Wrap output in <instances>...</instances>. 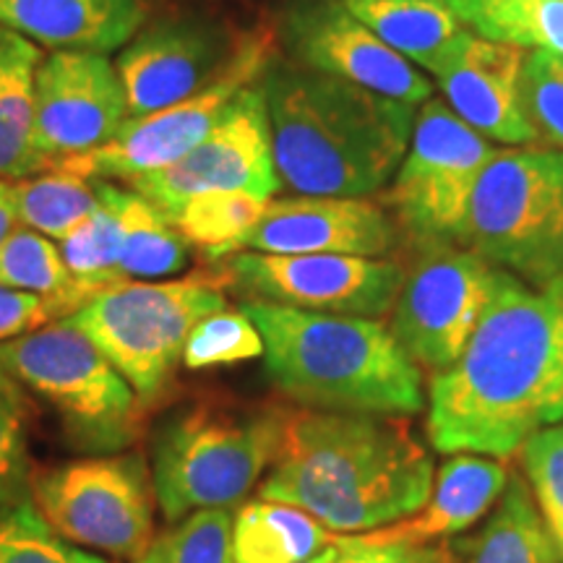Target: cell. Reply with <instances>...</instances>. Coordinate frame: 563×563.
<instances>
[{
	"label": "cell",
	"mask_w": 563,
	"mask_h": 563,
	"mask_svg": "<svg viewBox=\"0 0 563 563\" xmlns=\"http://www.w3.org/2000/svg\"><path fill=\"white\" fill-rule=\"evenodd\" d=\"M563 420V277L498 269L488 308L452 368L431 376L426 431L441 454L509 460Z\"/></svg>",
	"instance_id": "6da1fadb"
},
{
	"label": "cell",
	"mask_w": 563,
	"mask_h": 563,
	"mask_svg": "<svg viewBox=\"0 0 563 563\" xmlns=\"http://www.w3.org/2000/svg\"><path fill=\"white\" fill-rule=\"evenodd\" d=\"M435 467L397 415L292 410L258 496L298 506L336 534L410 517L428 501Z\"/></svg>",
	"instance_id": "7a4b0ae2"
},
{
	"label": "cell",
	"mask_w": 563,
	"mask_h": 563,
	"mask_svg": "<svg viewBox=\"0 0 563 563\" xmlns=\"http://www.w3.org/2000/svg\"><path fill=\"white\" fill-rule=\"evenodd\" d=\"M279 183L298 196L368 199L410 146L415 104L274 55L258 79Z\"/></svg>",
	"instance_id": "3957f363"
},
{
	"label": "cell",
	"mask_w": 563,
	"mask_h": 563,
	"mask_svg": "<svg viewBox=\"0 0 563 563\" xmlns=\"http://www.w3.org/2000/svg\"><path fill=\"white\" fill-rule=\"evenodd\" d=\"M264 340L272 384L308 410L415 415L426 407L422 371L384 319L313 313L245 300Z\"/></svg>",
	"instance_id": "277c9868"
},
{
	"label": "cell",
	"mask_w": 563,
	"mask_h": 563,
	"mask_svg": "<svg viewBox=\"0 0 563 563\" xmlns=\"http://www.w3.org/2000/svg\"><path fill=\"white\" fill-rule=\"evenodd\" d=\"M287 412L196 405L167 420L152 446L154 496L167 522L241 504L277 460Z\"/></svg>",
	"instance_id": "5b68a950"
},
{
	"label": "cell",
	"mask_w": 563,
	"mask_h": 563,
	"mask_svg": "<svg viewBox=\"0 0 563 563\" xmlns=\"http://www.w3.org/2000/svg\"><path fill=\"white\" fill-rule=\"evenodd\" d=\"M222 290L220 272L173 282H123L60 321L87 334L141 405H152L170 386L196 323L228 308Z\"/></svg>",
	"instance_id": "8992f818"
},
{
	"label": "cell",
	"mask_w": 563,
	"mask_h": 563,
	"mask_svg": "<svg viewBox=\"0 0 563 563\" xmlns=\"http://www.w3.org/2000/svg\"><path fill=\"white\" fill-rule=\"evenodd\" d=\"M462 249L527 285L563 277V152L498 150L475 186Z\"/></svg>",
	"instance_id": "52a82bcc"
},
{
	"label": "cell",
	"mask_w": 563,
	"mask_h": 563,
	"mask_svg": "<svg viewBox=\"0 0 563 563\" xmlns=\"http://www.w3.org/2000/svg\"><path fill=\"white\" fill-rule=\"evenodd\" d=\"M0 365L60 415L84 452L115 454L141 433L144 405L95 342L66 321L0 344Z\"/></svg>",
	"instance_id": "ba28073f"
},
{
	"label": "cell",
	"mask_w": 563,
	"mask_h": 563,
	"mask_svg": "<svg viewBox=\"0 0 563 563\" xmlns=\"http://www.w3.org/2000/svg\"><path fill=\"white\" fill-rule=\"evenodd\" d=\"M154 481L139 454H104L34 475L32 501L60 538L136 561L154 540Z\"/></svg>",
	"instance_id": "9c48e42d"
},
{
	"label": "cell",
	"mask_w": 563,
	"mask_h": 563,
	"mask_svg": "<svg viewBox=\"0 0 563 563\" xmlns=\"http://www.w3.org/2000/svg\"><path fill=\"white\" fill-rule=\"evenodd\" d=\"M496 152L443 100L431 97L420 104L410 146L386 196L412 241L426 249L462 245L475 186Z\"/></svg>",
	"instance_id": "30bf717a"
},
{
	"label": "cell",
	"mask_w": 563,
	"mask_h": 563,
	"mask_svg": "<svg viewBox=\"0 0 563 563\" xmlns=\"http://www.w3.org/2000/svg\"><path fill=\"white\" fill-rule=\"evenodd\" d=\"M277 55L274 30H253L238 40L230 66L199 95L188 97L173 108L152 115L131 118L118 136L100 150L58 162V170H68L89 180H131L173 165L194 150L230 108V102L262 79V74ZM53 167V170H55Z\"/></svg>",
	"instance_id": "8fae6325"
},
{
	"label": "cell",
	"mask_w": 563,
	"mask_h": 563,
	"mask_svg": "<svg viewBox=\"0 0 563 563\" xmlns=\"http://www.w3.org/2000/svg\"><path fill=\"white\" fill-rule=\"evenodd\" d=\"M220 274L245 300L363 319H384L405 282L402 266L389 258L342 253L238 251L224 256Z\"/></svg>",
	"instance_id": "7c38bea8"
},
{
	"label": "cell",
	"mask_w": 563,
	"mask_h": 563,
	"mask_svg": "<svg viewBox=\"0 0 563 563\" xmlns=\"http://www.w3.org/2000/svg\"><path fill=\"white\" fill-rule=\"evenodd\" d=\"M496 272L462 245H431L405 274L389 329L420 371L439 376L460 361L488 308Z\"/></svg>",
	"instance_id": "4fadbf2b"
},
{
	"label": "cell",
	"mask_w": 563,
	"mask_h": 563,
	"mask_svg": "<svg viewBox=\"0 0 563 563\" xmlns=\"http://www.w3.org/2000/svg\"><path fill=\"white\" fill-rule=\"evenodd\" d=\"M125 183L165 214L207 191H249L272 201L282 183L274 167L269 118L258 81L230 102L214 129L191 152L162 170Z\"/></svg>",
	"instance_id": "5bb4252c"
},
{
	"label": "cell",
	"mask_w": 563,
	"mask_h": 563,
	"mask_svg": "<svg viewBox=\"0 0 563 563\" xmlns=\"http://www.w3.org/2000/svg\"><path fill=\"white\" fill-rule=\"evenodd\" d=\"M274 34L298 66L415 108L433 95V84L352 16L342 0H287Z\"/></svg>",
	"instance_id": "9a60e30c"
},
{
	"label": "cell",
	"mask_w": 563,
	"mask_h": 563,
	"mask_svg": "<svg viewBox=\"0 0 563 563\" xmlns=\"http://www.w3.org/2000/svg\"><path fill=\"white\" fill-rule=\"evenodd\" d=\"M129 121L123 81L104 53L53 51L34 76V150L58 162L110 144Z\"/></svg>",
	"instance_id": "2e32d148"
},
{
	"label": "cell",
	"mask_w": 563,
	"mask_h": 563,
	"mask_svg": "<svg viewBox=\"0 0 563 563\" xmlns=\"http://www.w3.org/2000/svg\"><path fill=\"white\" fill-rule=\"evenodd\" d=\"M238 40L220 24L186 16L162 19L136 32L115 58L129 121L199 95L230 66Z\"/></svg>",
	"instance_id": "e0dca14e"
},
{
	"label": "cell",
	"mask_w": 563,
	"mask_h": 563,
	"mask_svg": "<svg viewBox=\"0 0 563 563\" xmlns=\"http://www.w3.org/2000/svg\"><path fill=\"white\" fill-rule=\"evenodd\" d=\"M397 243V224L368 199L292 196L269 201L256 228L245 232L238 251L258 253H342L384 258Z\"/></svg>",
	"instance_id": "ac0fdd59"
},
{
	"label": "cell",
	"mask_w": 563,
	"mask_h": 563,
	"mask_svg": "<svg viewBox=\"0 0 563 563\" xmlns=\"http://www.w3.org/2000/svg\"><path fill=\"white\" fill-rule=\"evenodd\" d=\"M527 51L467 30L435 81L446 104L470 129L504 144H538L519 110V74Z\"/></svg>",
	"instance_id": "d6986e66"
},
{
	"label": "cell",
	"mask_w": 563,
	"mask_h": 563,
	"mask_svg": "<svg viewBox=\"0 0 563 563\" xmlns=\"http://www.w3.org/2000/svg\"><path fill=\"white\" fill-rule=\"evenodd\" d=\"M509 464L485 454H449L439 467L428 501L399 522L361 532L376 543L428 545L473 530L488 517L509 483Z\"/></svg>",
	"instance_id": "ffe728a7"
},
{
	"label": "cell",
	"mask_w": 563,
	"mask_h": 563,
	"mask_svg": "<svg viewBox=\"0 0 563 563\" xmlns=\"http://www.w3.org/2000/svg\"><path fill=\"white\" fill-rule=\"evenodd\" d=\"M0 24L51 51L112 53L144 24L141 0H0Z\"/></svg>",
	"instance_id": "44dd1931"
},
{
	"label": "cell",
	"mask_w": 563,
	"mask_h": 563,
	"mask_svg": "<svg viewBox=\"0 0 563 563\" xmlns=\"http://www.w3.org/2000/svg\"><path fill=\"white\" fill-rule=\"evenodd\" d=\"M342 5L391 51L431 74L467 32L449 0H342Z\"/></svg>",
	"instance_id": "7402d4cb"
},
{
	"label": "cell",
	"mask_w": 563,
	"mask_h": 563,
	"mask_svg": "<svg viewBox=\"0 0 563 563\" xmlns=\"http://www.w3.org/2000/svg\"><path fill=\"white\" fill-rule=\"evenodd\" d=\"M37 42L0 24V178L21 180L51 165L34 150V76Z\"/></svg>",
	"instance_id": "603a6c76"
},
{
	"label": "cell",
	"mask_w": 563,
	"mask_h": 563,
	"mask_svg": "<svg viewBox=\"0 0 563 563\" xmlns=\"http://www.w3.org/2000/svg\"><path fill=\"white\" fill-rule=\"evenodd\" d=\"M449 551L456 563H561L530 485L519 473L509 475L481 530L454 540Z\"/></svg>",
	"instance_id": "cb8c5ba5"
},
{
	"label": "cell",
	"mask_w": 563,
	"mask_h": 563,
	"mask_svg": "<svg viewBox=\"0 0 563 563\" xmlns=\"http://www.w3.org/2000/svg\"><path fill=\"white\" fill-rule=\"evenodd\" d=\"M336 538L308 511L269 498L249 501L232 517L235 563H300Z\"/></svg>",
	"instance_id": "d4e9b609"
},
{
	"label": "cell",
	"mask_w": 563,
	"mask_h": 563,
	"mask_svg": "<svg viewBox=\"0 0 563 563\" xmlns=\"http://www.w3.org/2000/svg\"><path fill=\"white\" fill-rule=\"evenodd\" d=\"M97 183L118 209L123 224L121 262H118L121 279L152 282L183 272L191 258V243L167 220L165 211L136 191H125L108 180Z\"/></svg>",
	"instance_id": "484cf974"
},
{
	"label": "cell",
	"mask_w": 563,
	"mask_h": 563,
	"mask_svg": "<svg viewBox=\"0 0 563 563\" xmlns=\"http://www.w3.org/2000/svg\"><path fill=\"white\" fill-rule=\"evenodd\" d=\"M95 188L100 207L91 211L79 228L70 230L58 249L63 264L70 274V282H74L76 311L100 292L123 285L121 274H118L123 243L121 217H118V209L112 207V201L104 196L97 180Z\"/></svg>",
	"instance_id": "4316f807"
},
{
	"label": "cell",
	"mask_w": 563,
	"mask_h": 563,
	"mask_svg": "<svg viewBox=\"0 0 563 563\" xmlns=\"http://www.w3.org/2000/svg\"><path fill=\"white\" fill-rule=\"evenodd\" d=\"M449 5L481 37L563 55V0H449Z\"/></svg>",
	"instance_id": "83f0119b"
},
{
	"label": "cell",
	"mask_w": 563,
	"mask_h": 563,
	"mask_svg": "<svg viewBox=\"0 0 563 563\" xmlns=\"http://www.w3.org/2000/svg\"><path fill=\"white\" fill-rule=\"evenodd\" d=\"M266 207L269 199L249 191H207L183 201L167 220L188 243L199 245L211 258H224L235 253L245 232L256 228Z\"/></svg>",
	"instance_id": "f1b7e54d"
},
{
	"label": "cell",
	"mask_w": 563,
	"mask_h": 563,
	"mask_svg": "<svg viewBox=\"0 0 563 563\" xmlns=\"http://www.w3.org/2000/svg\"><path fill=\"white\" fill-rule=\"evenodd\" d=\"M13 199L19 222L55 241H63L100 207L95 183L58 167L13 183Z\"/></svg>",
	"instance_id": "f546056e"
},
{
	"label": "cell",
	"mask_w": 563,
	"mask_h": 563,
	"mask_svg": "<svg viewBox=\"0 0 563 563\" xmlns=\"http://www.w3.org/2000/svg\"><path fill=\"white\" fill-rule=\"evenodd\" d=\"M0 285L45 298L51 321L76 311L74 282L60 251L30 228H16L0 245Z\"/></svg>",
	"instance_id": "4dcf8cb0"
},
{
	"label": "cell",
	"mask_w": 563,
	"mask_h": 563,
	"mask_svg": "<svg viewBox=\"0 0 563 563\" xmlns=\"http://www.w3.org/2000/svg\"><path fill=\"white\" fill-rule=\"evenodd\" d=\"M136 563H235L230 509H199L178 519Z\"/></svg>",
	"instance_id": "1f68e13d"
},
{
	"label": "cell",
	"mask_w": 563,
	"mask_h": 563,
	"mask_svg": "<svg viewBox=\"0 0 563 563\" xmlns=\"http://www.w3.org/2000/svg\"><path fill=\"white\" fill-rule=\"evenodd\" d=\"M30 407L16 378L0 365V509L32 498Z\"/></svg>",
	"instance_id": "d6a6232c"
},
{
	"label": "cell",
	"mask_w": 563,
	"mask_h": 563,
	"mask_svg": "<svg viewBox=\"0 0 563 563\" xmlns=\"http://www.w3.org/2000/svg\"><path fill=\"white\" fill-rule=\"evenodd\" d=\"M0 563H115L70 545L60 538L37 506L24 501L0 509Z\"/></svg>",
	"instance_id": "836d02e7"
},
{
	"label": "cell",
	"mask_w": 563,
	"mask_h": 563,
	"mask_svg": "<svg viewBox=\"0 0 563 563\" xmlns=\"http://www.w3.org/2000/svg\"><path fill=\"white\" fill-rule=\"evenodd\" d=\"M253 357H264V340L243 308H224L207 316L196 323L183 347V365L191 371L243 363Z\"/></svg>",
	"instance_id": "e575fe53"
},
{
	"label": "cell",
	"mask_w": 563,
	"mask_h": 563,
	"mask_svg": "<svg viewBox=\"0 0 563 563\" xmlns=\"http://www.w3.org/2000/svg\"><path fill=\"white\" fill-rule=\"evenodd\" d=\"M519 110L538 144L563 152V55L527 51L519 74Z\"/></svg>",
	"instance_id": "d590c367"
},
{
	"label": "cell",
	"mask_w": 563,
	"mask_h": 563,
	"mask_svg": "<svg viewBox=\"0 0 563 563\" xmlns=\"http://www.w3.org/2000/svg\"><path fill=\"white\" fill-rule=\"evenodd\" d=\"M519 452L525 481L563 563V420L527 439Z\"/></svg>",
	"instance_id": "8d00e7d4"
},
{
	"label": "cell",
	"mask_w": 563,
	"mask_h": 563,
	"mask_svg": "<svg viewBox=\"0 0 563 563\" xmlns=\"http://www.w3.org/2000/svg\"><path fill=\"white\" fill-rule=\"evenodd\" d=\"M51 323L45 298L0 285V344Z\"/></svg>",
	"instance_id": "74e56055"
},
{
	"label": "cell",
	"mask_w": 563,
	"mask_h": 563,
	"mask_svg": "<svg viewBox=\"0 0 563 563\" xmlns=\"http://www.w3.org/2000/svg\"><path fill=\"white\" fill-rule=\"evenodd\" d=\"M340 563H426L428 545L376 543L365 534H340Z\"/></svg>",
	"instance_id": "f35d334b"
},
{
	"label": "cell",
	"mask_w": 563,
	"mask_h": 563,
	"mask_svg": "<svg viewBox=\"0 0 563 563\" xmlns=\"http://www.w3.org/2000/svg\"><path fill=\"white\" fill-rule=\"evenodd\" d=\"M19 228L16 199H13V183L0 178V245Z\"/></svg>",
	"instance_id": "ab89813d"
},
{
	"label": "cell",
	"mask_w": 563,
	"mask_h": 563,
	"mask_svg": "<svg viewBox=\"0 0 563 563\" xmlns=\"http://www.w3.org/2000/svg\"><path fill=\"white\" fill-rule=\"evenodd\" d=\"M340 553H342V545H340V538H336L334 543L329 548H323L321 553H316V555H311V559H306L300 563H340Z\"/></svg>",
	"instance_id": "60d3db41"
},
{
	"label": "cell",
	"mask_w": 563,
	"mask_h": 563,
	"mask_svg": "<svg viewBox=\"0 0 563 563\" xmlns=\"http://www.w3.org/2000/svg\"><path fill=\"white\" fill-rule=\"evenodd\" d=\"M426 563H456L454 555L449 548H431L428 545V555H426Z\"/></svg>",
	"instance_id": "b9f144b4"
}]
</instances>
